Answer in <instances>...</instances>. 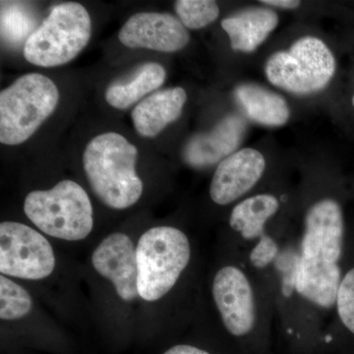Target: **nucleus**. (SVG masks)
<instances>
[{"mask_svg": "<svg viewBox=\"0 0 354 354\" xmlns=\"http://www.w3.org/2000/svg\"><path fill=\"white\" fill-rule=\"evenodd\" d=\"M279 208V200L274 195L259 194L247 198L232 209L230 227L246 241H260L267 235L266 223L276 215Z\"/></svg>", "mask_w": 354, "mask_h": 354, "instance_id": "17", "label": "nucleus"}, {"mask_svg": "<svg viewBox=\"0 0 354 354\" xmlns=\"http://www.w3.org/2000/svg\"><path fill=\"white\" fill-rule=\"evenodd\" d=\"M92 263L95 271L113 283L121 299L131 301L139 297L136 248L128 235H109L93 253Z\"/></svg>", "mask_w": 354, "mask_h": 354, "instance_id": "11", "label": "nucleus"}, {"mask_svg": "<svg viewBox=\"0 0 354 354\" xmlns=\"http://www.w3.org/2000/svg\"><path fill=\"white\" fill-rule=\"evenodd\" d=\"M164 354H211L205 349L197 348V346H190V344H177L172 346L169 351H165Z\"/></svg>", "mask_w": 354, "mask_h": 354, "instance_id": "24", "label": "nucleus"}, {"mask_svg": "<svg viewBox=\"0 0 354 354\" xmlns=\"http://www.w3.org/2000/svg\"><path fill=\"white\" fill-rule=\"evenodd\" d=\"M176 11L183 24L192 30L206 27L220 15L218 4L212 0H178Z\"/></svg>", "mask_w": 354, "mask_h": 354, "instance_id": "21", "label": "nucleus"}, {"mask_svg": "<svg viewBox=\"0 0 354 354\" xmlns=\"http://www.w3.org/2000/svg\"><path fill=\"white\" fill-rule=\"evenodd\" d=\"M118 38L127 48L174 53L187 46L190 35L183 22L171 14L140 12L122 26Z\"/></svg>", "mask_w": 354, "mask_h": 354, "instance_id": "10", "label": "nucleus"}, {"mask_svg": "<svg viewBox=\"0 0 354 354\" xmlns=\"http://www.w3.org/2000/svg\"><path fill=\"white\" fill-rule=\"evenodd\" d=\"M186 101L187 95L180 87L165 88L149 95L132 111L135 129L147 138L157 136L167 125L178 120Z\"/></svg>", "mask_w": 354, "mask_h": 354, "instance_id": "14", "label": "nucleus"}, {"mask_svg": "<svg viewBox=\"0 0 354 354\" xmlns=\"http://www.w3.org/2000/svg\"><path fill=\"white\" fill-rule=\"evenodd\" d=\"M235 100L249 120L265 127H279L290 120V111L281 95L255 84L235 88Z\"/></svg>", "mask_w": 354, "mask_h": 354, "instance_id": "16", "label": "nucleus"}, {"mask_svg": "<svg viewBox=\"0 0 354 354\" xmlns=\"http://www.w3.org/2000/svg\"><path fill=\"white\" fill-rule=\"evenodd\" d=\"M32 306V298L22 286L0 277V318L1 320H17L28 315Z\"/></svg>", "mask_w": 354, "mask_h": 354, "instance_id": "20", "label": "nucleus"}, {"mask_svg": "<svg viewBox=\"0 0 354 354\" xmlns=\"http://www.w3.org/2000/svg\"><path fill=\"white\" fill-rule=\"evenodd\" d=\"M279 247L277 242L269 235L262 237L260 241H257L256 245L251 250L249 259L256 268L267 267L271 264L274 258L278 256Z\"/></svg>", "mask_w": 354, "mask_h": 354, "instance_id": "23", "label": "nucleus"}, {"mask_svg": "<svg viewBox=\"0 0 354 354\" xmlns=\"http://www.w3.org/2000/svg\"><path fill=\"white\" fill-rule=\"evenodd\" d=\"M139 297L156 301L174 288L191 257L189 241L172 227H156L140 237L136 248Z\"/></svg>", "mask_w": 354, "mask_h": 354, "instance_id": "5", "label": "nucleus"}, {"mask_svg": "<svg viewBox=\"0 0 354 354\" xmlns=\"http://www.w3.org/2000/svg\"><path fill=\"white\" fill-rule=\"evenodd\" d=\"M59 101L55 84L43 74L21 76L0 93V142L24 143L55 111Z\"/></svg>", "mask_w": 354, "mask_h": 354, "instance_id": "4", "label": "nucleus"}, {"mask_svg": "<svg viewBox=\"0 0 354 354\" xmlns=\"http://www.w3.org/2000/svg\"><path fill=\"white\" fill-rule=\"evenodd\" d=\"M279 24V16L267 8L254 7L221 21L232 50L252 53L264 43Z\"/></svg>", "mask_w": 354, "mask_h": 354, "instance_id": "15", "label": "nucleus"}, {"mask_svg": "<svg viewBox=\"0 0 354 354\" xmlns=\"http://www.w3.org/2000/svg\"><path fill=\"white\" fill-rule=\"evenodd\" d=\"M1 38L6 44H21L36 31L31 12L16 2H1Z\"/></svg>", "mask_w": 354, "mask_h": 354, "instance_id": "19", "label": "nucleus"}, {"mask_svg": "<svg viewBox=\"0 0 354 354\" xmlns=\"http://www.w3.org/2000/svg\"><path fill=\"white\" fill-rule=\"evenodd\" d=\"M91 34L92 22L82 4H58L26 41L24 57L41 67L68 64L87 46Z\"/></svg>", "mask_w": 354, "mask_h": 354, "instance_id": "6", "label": "nucleus"}, {"mask_svg": "<svg viewBox=\"0 0 354 354\" xmlns=\"http://www.w3.org/2000/svg\"><path fill=\"white\" fill-rule=\"evenodd\" d=\"M353 108H354V95H353Z\"/></svg>", "mask_w": 354, "mask_h": 354, "instance_id": "26", "label": "nucleus"}, {"mask_svg": "<svg viewBox=\"0 0 354 354\" xmlns=\"http://www.w3.org/2000/svg\"><path fill=\"white\" fill-rule=\"evenodd\" d=\"M138 150L122 135L104 133L88 142L83 153L86 176L106 206L129 208L139 201L143 183L136 174Z\"/></svg>", "mask_w": 354, "mask_h": 354, "instance_id": "2", "label": "nucleus"}, {"mask_svg": "<svg viewBox=\"0 0 354 354\" xmlns=\"http://www.w3.org/2000/svg\"><path fill=\"white\" fill-rule=\"evenodd\" d=\"M330 48L315 37L298 39L288 50L278 51L268 59V80L295 95H310L327 87L335 73Z\"/></svg>", "mask_w": 354, "mask_h": 354, "instance_id": "7", "label": "nucleus"}, {"mask_svg": "<svg viewBox=\"0 0 354 354\" xmlns=\"http://www.w3.org/2000/svg\"><path fill=\"white\" fill-rule=\"evenodd\" d=\"M260 2L261 3L266 4V6L279 7V8L285 9H295L300 6V1H295V0H262Z\"/></svg>", "mask_w": 354, "mask_h": 354, "instance_id": "25", "label": "nucleus"}, {"mask_svg": "<svg viewBox=\"0 0 354 354\" xmlns=\"http://www.w3.org/2000/svg\"><path fill=\"white\" fill-rule=\"evenodd\" d=\"M247 128L239 114L223 118L211 131L202 133L188 142L183 157L186 164L196 169L223 162L241 145Z\"/></svg>", "mask_w": 354, "mask_h": 354, "instance_id": "13", "label": "nucleus"}, {"mask_svg": "<svg viewBox=\"0 0 354 354\" xmlns=\"http://www.w3.org/2000/svg\"><path fill=\"white\" fill-rule=\"evenodd\" d=\"M344 234L342 209L335 200H321L307 212L291 283L300 297L320 308L337 301Z\"/></svg>", "mask_w": 354, "mask_h": 354, "instance_id": "1", "label": "nucleus"}, {"mask_svg": "<svg viewBox=\"0 0 354 354\" xmlns=\"http://www.w3.org/2000/svg\"><path fill=\"white\" fill-rule=\"evenodd\" d=\"M26 216L39 230L64 241L86 239L93 230V207L87 192L72 180H62L50 190L30 192Z\"/></svg>", "mask_w": 354, "mask_h": 354, "instance_id": "3", "label": "nucleus"}, {"mask_svg": "<svg viewBox=\"0 0 354 354\" xmlns=\"http://www.w3.org/2000/svg\"><path fill=\"white\" fill-rule=\"evenodd\" d=\"M335 304L342 323L354 335V268L342 279Z\"/></svg>", "mask_w": 354, "mask_h": 354, "instance_id": "22", "label": "nucleus"}, {"mask_svg": "<svg viewBox=\"0 0 354 354\" xmlns=\"http://www.w3.org/2000/svg\"><path fill=\"white\" fill-rule=\"evenodd\" d=\"M266 169L264 156L251 148L242 149L225 158L216 167L209 195L221 206L236 201L260 180Z\"/></svg>", "mask_w": 354, "mask_h": 354, "instance_id": "12", "label": "nucleus"}, {"mask_svg": "<svg viewBox=\"0 0 354 354\" xmlns=\"http://www.w3.org/2000/svg\"><path fill=\"white\" fill-rule=\"evenodd\" d=\"M55 267L53 247L43 234L15 221L0 225V272L3 276L41 279Z\"/></svg>", "mask_w": 354, "mask_h": 354, "instance_id": "8", "label": "nucleus"}, {"mask_svg": "<svg viewBox=\"0 0 354 354\" xmlns=\"http://www.w3.org/2000/svg\"><path fill=\"white\" fill-rule=\"evenodd\" d=\"M165 76L167 73L162 65L156 62L143 64L129 80L109 86L106 91V101L114 109H127L160 88Z\"/></svg>", "mask_w": 354, "mask_h": 354, "instance_id": "18", "label": "nucleus"}, {"mask_svg": "<svg viewBox=\"0 0 354 354\" xmlns=\"http://www.w3.org/2000/svg\"><path fill=\"white\" fill-rule=\"evenodd\" d=\"M213 297L223 326L237 339L252 334L256 325L255 295L245 272L235 266H225L216 272Z\"/></svg>", "mask_w": 354, "mask_h": 354, "instance_id": "9", "label": "nucleus"}]
</instances>
